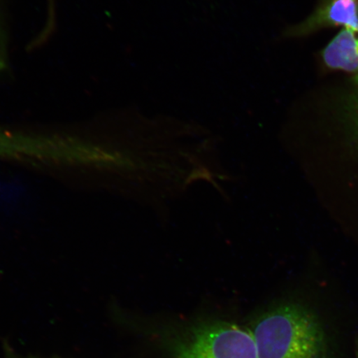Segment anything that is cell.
I'll return each instance as SVG.
<instances>
[{"mask_svg":"<svg viewBox=\"0 0 358 358\" xmlns=\"http://www.w3.org/2000/svg\"><path fill=\"white\" fill-rule=\"evenodd\" d=\"M257 358H324L323 338L315 317L296 303H281L255 321Z\"/></svg>","mask_w":358,"mask_h":358,"instance_id":"obj_1","label":"cell"},{"mask_svg":"<svg viewBox=\"0 0 358 358\" xmlns=\"http://www.w3.org/2000/svg\"><path fill=\"white\" fill-rule=\"evenodd\" d=\"M174 358H257L250 331L227 322L192 329L177 345Z\"/></svg>","mask_w":358,"mask_h":358,"instance_id":"obj_2","label":"cell"},{"mask_svg":"<svg viewBox=\"0 0 358 358\" xmlns=\"http://www.w3.org/2000/svg\"><path fill=\"white\" fill-rule=\"evenodd\" d=\"M336 28L358 31V0H319L310 15L285 29L282 38H302Z\"/></svg>","mask_w":358,"mask_h":358,"instance_id":"obj_3","label":"cell"},{"mask_svg":"<svg viewBox=\"0 0 358 358\" xmlns=\"http://www.w3.org/2000/svg\"><path fill=\"white\" fill-rule=\"evenodd\" d=\"M320 73L358 74V31L341 29L317 55Z\"/></svg>","mask_w":358,"mask_h":358,"instance_id":"obj_4","label":"cell"},{"mask_svg":"<svg viewBox=\"0 0 358 358\" xmlns=\"http://www.w3.org/2000/svg\"><path fill=\"white\" fill-rule=\"evenodd\" d=\"M8 358H24V357H17V356H15V355H12L11 357H8Z\"/></svg>","mask_w":358,"mask_h":358,"instance_id":"obj_5","label":"cell"}]
</instances>
